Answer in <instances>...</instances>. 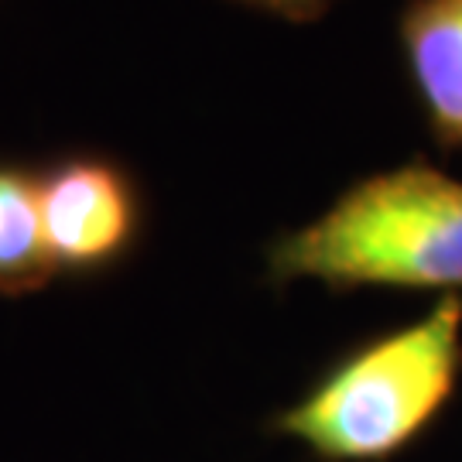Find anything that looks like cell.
<instances>
[{"instance_id": "obj_1", "label": "cell", "mask_w": 462, "mask_h": 462, "mask_svg": "<svg viewBox=\"0 0 462 462\" xmlns=\"http://www.w3.org/2000/svg\"><path fill=\"white\" fill-rule=\"evenodd\" d=\"M267 281H319L329 291L411 288L462 295V182L411 158L364 175L326 213L281 233Z\"/></svg>"}, {"instance_id": "obj_2", "label": "cell", "mask_w": 462, "mask_h": 462, "mask_svg": "<svg viewBox=\"0 0 462 462\" xmlns=\"http://www.w3.org/2000/svg\"><path fill=\"white\" fill-rule=\"evenodd\" d=\"M462 374V295L383 332L315 380L271 429L322 462H383L425 435Z\"/></svg>"}, {"instance_id": "obj_3", "label": "cell", "mask_w": 462, "mask_h": 462, "mask_svg": "<svg viewBox=\"0 0 462 462\" xmlns=\"http://www.w3.org/2000/svg\"><path fill=\"white\" fill-rule=\"evenodd\" d=\"M38 196L55 274H106L144 236V189L120 158L99 151L62 154L38 168Z\"/></svg>"}, {"instance_id": "obj_4", "label": "cell", "mask_w": 462, "mask_h": 462, "mask_svg": "<svg viewBox=\"0 0 462 462\" xmlns=\"http://www.w3.org/2000/svg\"><path fill=\"white\" fill-rule=\"evenodd\" d=\"M397 45L431 141L462 154V0H408Z\"/></svg>"}, {"instance_id": "obj_5", "label": "cell", "mask_w": 462, "mask_h": 462, "mask_svg": "<svg viewBox=\"0 0 462 462\" xmlns=\"http://www.w3.org/2000/svg\"><path fill=\"white\" fill-rule=\"evenodd\" d=\"M55 278L38 168L17 158H0V298H21L42 291Z\"/></svg>"}, {"instance_id": "obj_6", "label": "cell", "mask_w": 462, "mask_h": 462, "mask_svg": "<svg viewBox=\"0 0 462 462\" xmlns=\"http://www.w3.org/2000/svg\"><path fill=\"white\" fill-rule=\"evenodd\" d=\"M236 4H247L254 11H264L271 17H284V21H295V24H309L332 11L339 0H236Z\"/></svg>"}]
</instances>
